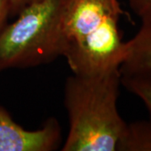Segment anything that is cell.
Masks as SVG:
<instances>
[{"mask_svg": "<svg viewBox=\"0 0 151 151\" xmlns=\"http://www.w3.org/2000/svg\"><path fill=\"white\" fill-rule=\"evenodd\" d=\"M119 69L94 76L73 74L65 85L69 131L63 151H116L127 124L118 110Z\"/></svg>", "mask_w": 151, "mask_h": 151, "instance_id": "1", "label": "cell"}, {"mask_svg": "<svg viewBox=\"0 0 151 151\" xmlns=\"http://www.w3.org/2000/svg\"><path fill=\"white\" fill-rule=\"evenodd\" d=\"M128 14L118 0H64L65 57L73 74L119 69L126 56L119 22Z\"/></svg>", "mask_w": 151, "mask_h": 151, "instance_id": "2", "label": "cell"}, {"mask_svg": "<svg viewBox=\"0 0 151 151\" xmlns=\"http://www.w3.org/2000/svg\"><path fill=\"white\" fill-rule=\"evenodd\" d=\"M64 0L24 7L0 33V72L48 64L65 54Z\"/></svg>", "mask_w": 151, "mask_h": 151, "instance_id": "3", "label": "cell"}, {"mask_svg": "<svg viewBox=\"0 0 151 151\" xmlns=\"http://www.w3.org/2000/svg\"><path fill=\"white\" fill-rule=\"evenodd\" d=\"M60 143V128L55 119H49L40 129L26 130L0 104V151H51Z\"/></svg>", "mask_w": 151, "mask_h": 151, "instance_id": "4", "label": "cell"}, {"mask_svg": "<svg viewBox=\"0 0 151 151\" xmlns=\"http://www.w3.org/2000/svg\"><path fill=\"white\" fill-rule=\"evenodd\" d=\"M126 46V56L119 67L121 76L151 80V26L141 25Z\"/></svg>", "mask_w": 151, "mask_h": 151, "instance_id": "5", "label": "cell"}, {"mask_svg": "<svg viewBox=\"0 0 151 151\" xmlns=\"http://www.w3.org/2000/svg\"><path fill=\"white\" fill-rule=\"evenodd\" d=\"M116 151H151V120L127 124Z\"/></svg>", "mask_w": 151, "mask_h": 151, "instance_id": "6", "label": "cell"}, {"mask_svg": "<svg viewBox=\"0 0 151 151\" xmlns=\"http://www.w3.org/2000/svg\"><path fill=\"white\" fill-rule=\"evenodd\" d=\"M121 84L131 93L139 97L148 109L151 120V80L139 77H123Z\"/></svg>", "mask_w": 151, "mask_h": 151, "instance_id": "7", "label": "cell"}, {"mask_svg": "<svg viewBox=\"0 0 151 151\" xmlns=\"http://www.w3.org/2000/svg\"><path fill=\"white\" fill-rule=\"evenodd\" d=\"M133 12L140 19L142 25L151 26V0H128Z\"/></svg>", "mask_w": 151, "mask_h": 151, "instance_id": "8", "label": "cell"}, {"mask_svg": "<svg viewBox=\"0 0 151 151\" xmlns=\"http://www.w3.org/2000/svg\"><path fill=\"white\" fill-rule=\"evenodd\" d=\"M11 0H0V33L10 18Z\"/></svg>", "mask_w": 151, "mask_h": 151, "instance_id": "9", "label": "cell"}, {"mask_svg": "<svg viewBox=\"0 0 151 151\" xmlns=\"http://www.w3.org/2000/svg\"><path fill=\"white\" fill-rule=\"evenodd\" d=\"M43 0H11L10 18L16 17L18 14L26 6Z\"/></svg>", "mask_w": 151, "mask_h": 151, "instance_id": "10", "label": "cell"}]
</instances>
